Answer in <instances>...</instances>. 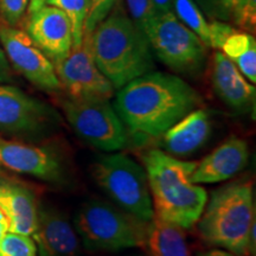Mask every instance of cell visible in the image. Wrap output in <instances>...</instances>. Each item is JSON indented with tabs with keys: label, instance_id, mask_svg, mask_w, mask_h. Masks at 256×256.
<instances>
[{
	"label": "cell",
	"instance_id": "cell-1",
	"mask_svg": "<svg viewBox=\"0 0 256 256\" xmlns=\"http://www.w3.org/2000/svg\"><path fill=\"white\" fill-rule=\"evenodd\" d=\"M200 104V94L183 78L150 72L120 88L113 107L128 134L156 139Z\"/></svg>",
	"mask_w": 256,
	"mask_h": 256
},
{
	"label": "cell",
	"instance_id": "cell-2",
	"mask_svg": "<svg viewBox=\"0 0 256 256\" xmlns=\"http://www.w3.org/2000/svg\"><path fill=\"white\" fill-rule=\"evenodd\" d=\"M142 160L154 215L183 229L192 228L208 200L206 191L190 180L197 162L174 158L159 148L144 152Z\"/></svg>",
	"mask_w": 256,
	"mask_h": 256
},
{
	"label": "cell",
	"instance_id": "cell-3",
	"mask_svg": "<svg viewBox=\"0 0 256 256\" xmlns=\"http://www.w3.org/2000/svg\"><path fill=\"white\" fill-rule=\"evenodd\" d=\"M95 63L114 89L152 72L154 60L145 34L119 4L94 28L90 36Z\"/></svg>",
	"mask_w": 256,
	"mask_h": 256
},
{
	"label": "cell",
	"instance_id": "cell-4",
	"mask_svg": "<svg viewBox=\"0 0 256 256\" xmlns=\"http://www.w3.org/2000/svg\"><path fill=\"white\" fill-rule=\"evenodd\" d=\"M197 222L198 232L208 244L235 256H255L256 209L252 182H236L216 190Z\"/></svg>",
	"mask_w": 256,
	"mask_h": 256
},
{
	"label": "cell",
	"instance_id": "cell-5",
	"mask_svg": "<svg viewBox=\"0 0 256 256\" xmlns=\"http://www.w3.org/2000/svg\"><path fill=\"white\" fill-rule=\"evenodd\" d=\"M150 222L104 202H88L75 217V230L88 250L145 247Z\"/></svg>",
	"mask_w": 256,
	"mask_h": 256
},
{
	"label": "cell",
	"instance_id": "cell-6",
	"mask_svg": "<svg viewBox=\"0 0 256 256\" xmlns=\"http://www.w3.org/2000/svg\"><path fill=\"white\" fill-rule=\"evenodd\" d=\"M92 176L121 210L151 222L154 210L144 166L130 156L116 153L98 160L92 168Z\"/></svg>",
	"mask_w": 256,
	"mask_h": 256
},
{
	"label": "cell",
	"instance_id": "cell-7",
	"mask_svg": "<svg viewBox=\"0 0 256 256\" xmlns=\"http://www.w3.org/2000/svg\"><path fill=\"white\" fill-rule=\"evenodd\" d=\"M144 34L160 62L174 72L196 75L203 69L208 46L174 12L156 14Z\"/></svg>",
	"mask_w": 256,
	"mask_h": 256
},
{
	"label": "cell",
	"instance_id": "cell-8",
	"mask_svg": "<svg viewBox=\"0 0 256 256\" xmlns=\"http://www.w3.org/2000/svg\"><path fill=\"white\" fill-rule=\"evenodd\" d=\"M66 120L78 136L104 151H119L128 145V132L110 100H64Z\"/></svg>",
	"mask_w": 256,
	"mask_h": 256
},
{
	"label": "cell",
	"instance_id": "cell-9",
	"mask_svg": "<svg viewBox=\"0 0 256 256\" xmlns=\"http://www.w3.org/2000/svg\"><path fill=\"white\" fill-rule=\"evenodd\" d=\"M60 122L49 106L14 86L0 84V133L19 139H42Z\"/></svg>",
	"mask_w": 256,
	"mask_h": 256
},
{
	"label": "cell",
	"instance_id": "cell-10",
	"mask_svg": "<svg viewBox=\"0 0 256 256\" xmlns=\"http://www.w3.org/2000/svg\"><path fill=\"white\" fill-rule=\"evenodd\" d=\"M92 34L72 46L64 58L52 62L60 88L72 100H110L114 95L112 83L96 66L92 51Z\"/></svg>",
	"mask_w": 256,
	"mask_h": 256
},
{
	"label": "cell",
	"instance_id": "cell-11",
	"mask_svg": "<svg viewBox=\"0 0 256 256\" xmlns=\"http://www.w3.org/2000/svg\"><path fill=\"white\" fill-rule=\"evenodd\" d=\"M0 44L8 63L28 82L44 92H54L62 89L52 62L26 32L0 22Z\"/></svg>",
	"mask_w": 256,
	"mask_h": 256
},
{
	"label": "cell",
	"instance_id": "cell-12",
	"mask_svg": "<svg viewBox=\"0 0 256 256\" xmlns=\"http://www.w3.org/2000/svg\"><path fill=\"white\" fill-rule=\"evenodd\" d=\"M0 171L30 176L50 183H60L66 174L63 160L52 148L2 136H0Z\"/></svg>",
	"mask_w": 256,
	"mask_h": 256
},
{
	"label": "cell",
	"instance_id": "cell-13",
	"mask_svg": "<svg viewBox=\"0 0 256 256\" xmlns=\"http://www.w3.org/2000/svg\"><path fill=\"white\" fill-rule=\"evenodd\" d=\"M25 32L51 62L64 58L72 46L68 16L56 6L46 4L28 16Z\"/></svg>",
	"mask_w": 256,
	"mask_h": 256
},
{
	"label": "cell",
	"instance_id": "cell-14",
	"mask_svg": "<svg viewBox=\"0 0 256 256\" xmlns=\"http://www.w3.org/2000/svg\"><path fill=\"white\" fill-rule=\"evenodd\" d=\"M211 87L220 100L238 113L255 108L256 89L223 52L216 51L209 68Z\"/></svg>",
	"mask_w": 256,
	"mask_h": 256
},
{
	"label": "cell",
	"instance_id": "cell-15",
	"mask_svg": "<svg viewBox=\"0 0 256 256\" xmlns=\"http://www.w3.org/2000/svg\"><path fill=\"white\" fill-rule=\"evenodd\" d=\"M211 130L210 113L197 108L158 136V147L174 158H188L200 151L209 140Z\"/></svg>",
	"mask_w": 256,
	"mask_h": 256
},
{
	"label": "cell",
	"instance_id": "cell-16",
	"mask_svg": "<svg viewBox=\"0 0 256 256\" xmlns=\"http://www.w3.org/2000/svg\"><path fill=\"white\" fill-rule=\"evenodd\" d=\"M248 159V144L241 138L232 136L197 162L190 180L194 184L228 180L247 166Z\"/></svg>",
	"mask_w": 256,
	"mask_h": 256
},
{
	"label": "cell",
	"instance_id": "cell-17",
	"mask_svg": "<svg viewBox=\"0 0 256 256\" xmlns=\"http://www.w3.org/2000/svg\"><path fill=\"white\" fill-rule=\"evenodd\" d=\"M32 238L40 256H76L80 252L78 232L60 211L38 209Z\"/></svg>",
	"mask_w": 256,
	"mask_h": 256
},
{
	"label": "cell",
	"instance_id": "cell-18",
	"mask_svg": "<svg viewBox=\"0 0 256 256\" xmlns=\"http://www.w3.org/2000/svg\"><path fill=\"white\" fill-rule=\"evenodd\" d=\"M36 196L28 186L0 177V211L8 223V232L31 236L38 217Z\"/></svg>",
	"mask_w": 256,
	"mask_h": 256
},
{
	"label": "cell",
	"instance_id": "cell-19",
	"mask_svg": "<svg viewBox=\"0 0 256 256\" xmlns=\"http://www.w3.org/2000/svg\"><path fill=\"white\" fill-rule=\"evenodd\" d=\"M144 249L148 256H192L184 229L156 215L148 224Z\"/></svg>",
	"mask_w": 256,
	"mask_h": 256
},
{
	"label": "cell",
	"instance_id": "cell-20",
	"mask_svg": "<svg viewBox=\"0 0 256 256\" xmlns=\"http://www.w3.org/2000/svg\"><path fill=\"white\" fill-rule=\"evenodd\" d=\"M222 50L249 82H256V40L250 34L235 31L224 42Z\"/></svg>",
	"mask_w": 256,
	"mask_h": 256
},
{
	"label": "cell",
	"instance_id": "cell-21",
	"mask_svg": "<svg viewBox=\"0 0 256 256\" xmlns=\"http://www.w3.org/2000/svg\"><path fill=\"white\" fill-rule=\"evenodd\" d=\"M172 12L185 26L194 32L206 46H210L209 23L194 0H172Z\"/></svg>",
	"mask_w": 256,
	"mask_h": 256
},
{
	"label": "cell",
	"instance_id": "cell-22",
	"mask_svg": "<svg viewBox=\"0 0 256 256\" xmlns=\"http://www.w3.org/2000/svg\"><path fill=\"white\" fill-rule=\"evenodd\" d=\"M46 5L56 6L68 16L72 24V46L82 40L83 24L87 17L89 0H46Z\"/></svg>",
	"mask_w": 256,
	"mask_h": 256
},
{
	"label": "cell",
	"instance_id": "cell-23",
	"mask_svg": "<svg viewBox=\"0 0 256 256\" xmlns=\"http://www.w3.org/2000/svg\"><path fill=\"white\" fill-rule=\"evenodd\" d=\"M36 243L30 236L8 232L0 241V256H36Z\"/></svg>",
	"mask_w": 256,
	"mask_h": 256
},
{
	"label": "cell",
	"instance_id": "cell-24",
	"mask_svg": "<svg viewBox=\"0 0 256 256\" xmlns=\"http://www.w3.org/2000/svg\"><path fill=\"white\" fill-rule=\"evenodd\" d=\"M120 0H89L87 17L83 24V34H92L94 28L110 16Z\"/></svg>",
	"mask_w": 256,
	"mask_h": 256
},
{
	"label": "cell",
	"instance_id": "cell-25",
	"mask_svg": "<svg viewBox=\"0 0 256 256\" xmlns=\"http://www.w3.org/2000/svg\"><path fill=\"white\" fill-rule=\"evenodd\" d=\"M30 0H0V22L17 28L28 8Z\"/></svg>",
	"mask_w": 256,
	"mask_h": 256
},
{
	"label": "cell",
	"instance_id": "cell-26",
	"mask_svg": "<svg viewBox=\"0 0 256 256\" xmlns=\"http://www.w3.org/2000/svg\"><path fill=\"white\" fill-rule=\"evenodd\" d=\"M235 23L248 32H254L256 28V0H240L232 10Z\"/></svg>",
	"mask_w": 256,
	"mask_h": 256
},
{
	"label": "cell",
	"instance_id": "cell-27",
	"mask_svg": "<svg viewBox=\"0 0 256 256\" xmlns=\"http://www.w3.org/2000/svg\"><path fill=\"white\" fill-rule=\"evenodd\" d=\"M130 19L144 32L148 22L156 16L151 0H126Z\"/></svg>",
	"mask_w": 256,
	"mask_h": 256
},
{
	"label": "cell",
	"instance_id": "cell-28",
	"mask_svg": "<svg viewBox=\"0 0 256 256\" xmlns=\"http://www.w3.org/2000/svg\"><path fill=\"white\" fill-rule=\"evenodd\" d=\"M235 31L238 30L234 28L232 25L218 20H212L209 24V46L217 50H222L224 42L228 40V37L232 36Z\"/></svg>",
	"mask_w": 256,
	"mask_h": 256
},
{
	"label": "cell",
	"instance_id": "cell-29",
	"mask_svg": "<svg viewBox=\"0 0 256 256\" xmlns=\"http://www.w3.org/2000/svg\"><path fill=\"white\" fill-rule=\"evenodd\" d=\"M12 81H14V75H12L11 66L0 44V83H10Z\"/></svg>",
	"mask_w": 256,
	"mask_h": 256
},
{
	"label": "cell",
	"instance_id": "cell-30",
	"mask_svg": "<svg viewBox=\"0 0 256 256\" xmlns=\"http://www.w3.org/2000/svg\"><path fill=\"white\" fill-rule=\"evenodd\" d=\"M156 14L172 12V0H151Z\"/></svg>",
	"mask_w": 256,
	"mask_h": 256
},
{
	"label": "cell",
	"instance_id": "cell-31",
	"mask_svg": "<svg viewBox=\"0 0 256 256\" xmlns=\"http://www.w3.org/2000/svg\"><path fill=\"white\" fill-rule=\"evenodd\" d=\"M198 256H235L232 252L226 250H220V249H212V250L200 252Z\"/></svg>",
	"mask_w": 256,
	"mask_h": 256
},
{
	"label": "cell",
	"instance_id": "cell-32",
	"mask_svg": "<svg viewBox=\"0 0 256 256\" xmlns=\"http://www.w3.org/2000/svg\"><path fill=\"white\" fill-rule=\"evenodd\" d=\"M46 0H30V4H28V16L36 12L43 5H46Z\"/></svg>",
	"mask_w": 256,
	"mask_h": 256
},
{
	"label": "cell",
	"instance_id": "cell-33",
	"mask_svg": "<svg viewBox=\"0 0 256 256\" xmlns=\"http://www.w3.org/2000/svg\"><path fill=\"white\" fill-rule=\"evenodd\" d=\"M8 232V223L6 217L4 216V214L0 211V241H2V236L5 235L6 232Z\"/></svg>",
	"mask_w": 256,
	"mask_h": 256
},
{
	"label": "cell",
	"instance_id": "cell-34",
	"mask_svg": "<svg viewBox=\"0 0 256 256\" xmlns=\"http://www.w3.org/2000/svg\"><path fill=\"white\" fill-rule=\"evenodd\" d=\"M222 2H223V4L226 6V8H230V10H232L236 5L238 4L240 0H222Z\"/></svg>",
	"mask_w": 256,
	"mask_h": 256
}]
</instances>
